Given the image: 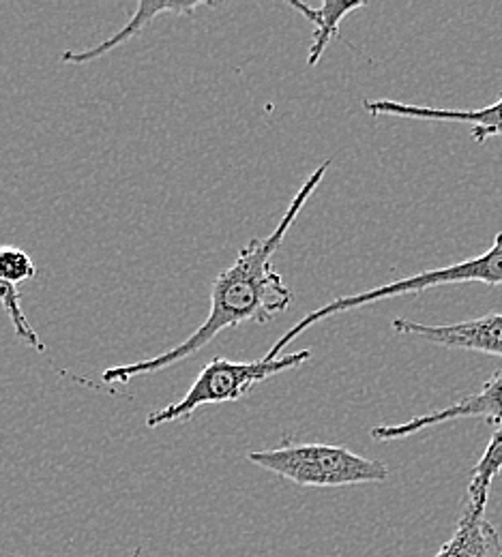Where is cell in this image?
Here are the masks:
<instances>
[{
  "label": "cell",
  "instance_id": "obj_1",
  "mask_svg": "<svg viewBox=\"0 0 502 557\" xmlns=\"http://www.w3.org/2000/svg\"><path fill=\"white\" fill-rule=\"evenodd\" d=\"M331 168V159L318 165L311 176L301 185V189L290 200L284 216L278 227L267 238H252L236 256V260L217 275L211 287V311L209 318L200 324L196 333H192L183 344L155 356L138 360L132 364L110 367L101 373L103 384H127L134 377H143L148 373L163 371L181 360H187L196 351L207 348L217 335L225 329L241 326L245 322L267 324L276 315L284 313L294 300L292 289L284 283L278 269L273 267V256L282 247L292 223L307 207V200L314 196L318 185L322 183L327 170Z\"/></svg>",
  "mask_w": 502,
  "mask_h": 557
},
{
  "label": "cell",
  "instance_id": "obj_2",
  "mask_svg": "<svg viewBox=\"0 0 502 557\" xmlns=\"http://www.w3.org/2000/svg\"><path fill=\"white\" fill-rule=\"evenodd\" d=\"M247 461L301 487H355L389 479L382 461L331 444H282L247 453Z\"/></svg>",
  "mask_w": 502,
  "mask_h": 557
},
{
  "label": "cell",
  "instance_id": "obj_3",
  "mask_svg": "<svg viewBox=\"0 0 502 557\" xmlns=\"http://www.w3.org/2000/svg\"><path fill=\"white\" fill-rule=\"evenodd\" d=\"M455 283H486L490 287L502 285V232L497 234L492 247L470 260H464L460 264H451L444 269H433V271H424L411 277L397 278L391 281L387 285L359 292L353 296H342L331 300L329 305L314 309L311 313H307L303 320H298L294 326H290L286 333L278 339V344H273L267 349L265 358L273 360L280 358L282 351L298 337L303 335L307 329L316 326L318 322L335 315V313H344V311H353L365 305L378 302V300H387V298H395V296H406V294H419V292H428L431 287H440V285H455Z\"/></svg>",
  "mask_w": 502,
  "mask_h": 557
},
{
  "label": "cell",
  "instance_id": "obj_4",
  "mask_svg": "<svg viewBox=\"0 0 502 557\" xmlns=\"http://www.w3.org/2000/svg\"><path fill=\"white\" fill-rule=\"evenodd\" d=\"M311 358V349H298L280 358H260L252 362H234L228 358H213L207 362L192 388L183 399L170 404L161 410H155L146 417V426L157 429L168 422H176L181 418H189L203 406H217L243 399L256 384L267 382L269 377L301 367Z\"/></svg>",
  "mask_w": 502,
  "mask_h": 557
},
{
  "label": "cell",
  "instance_id": "obj_5",
  "mask_svg": "<svg viewBox=\"0 0 502 557\" xmlns=\"http://www.w3.org/2000/svg\"><path fill=\"white\" fill-rule=\"evenodd\" d=\"M460 418H483L494 426H502V371H497L479 393L468 395L449 408L411 418L408 422H402V424L374 426L371 437L378 442H393V440H402L424 429L444 424L451 420H460Z\"/></svg>",
  "mask_w": 502,
  "mask_h": 557
},
{
  "label": "cell",
  "instance_id": "obj_6",
  "mask_svg": "<svg viewBox=\"0 0 502 557\" xmlns=\"http://www.w3.org/2000/svg\"><path fill=\"white\" fill-rule=\"evenodd\" d=\"M391 329L397 335L417 337L433 346L470 349V351H481V354L502 358V313H488L477 320L444 324V326H428L415 320L395 318L391 322Z\"/></svg>",
  "mask_w": 502,
  "mask_h": 557
},
{
  "label": "cell",
  "instance_id": "obj_7",
  "mask_svg": "<svg viewBox=\"0 0 502 557\" xmlns=\"http://www.w3.org/2000/svg\"><path fill=\"white\" fill-rule=\"evenodd\" d=\"M365 112L371 116H400V119H417V121H436V123H464L473 127V139L483 144L486 139L502 138V97L479 110H440L428 106L402 103L391 99H365Z\"/></svg>",
  "mask_w": 502,
  "mask_h": 557
},
{
  "label": "cell",
  "instance_id": "obj_8",
  "mask_svg": "<svg viewBox=\"0 0 502 557\" xmlns=\"http://www.w3.org/2000/svg\"><path fill=\"white\" fill-rule=\"evenodd\" d=\"M205 7H217V2L209 0H192V2H159V0H140L136 7L134 17L130 20V24L125 28H121L119 33H114L112 37H108L106 41L97 44L95 48L88 50H68L61 61L65 65H86L93 63L106 54H110L112 50H117L119 46L127 44L130 39L138 37V33L146 28L148 24H152L161 13H176V15H194L198 9Z\"/></svg>",
  "mask_w": 502,
  "mask_h": 557
},
{
  "label": "cell",
  "instance_id": "obj_9",
  "mask_svg": "<svg viewBox=\"0 0 502 557\" xmlns=\"http://www.w3.org/2000/svg\"><path fill=\"white\" fill-rule=\"evenodd\" d=\"M433 557H502L501 534L486 512L466 506L453 536Z\"/></svg>",
  "mask_w": 502,
  "mask_h": 557
},
{
  "label": "cell",
  "instance_id": "obj_10",
  "mask_svg": "<svg viewBox=\"0 0 502 557\" xmlns=\"http://www.w3.org/2000/svg\"><path fill=\"white\" fill-rule=\"evenodd\" d=\"M367 2H344V0H327L320 7H309L296 0H290V7L296 9L307 22L314 24V41L309 46L307 65L316 67L318 61L325 57L329 44L333 39H340V26L344 17H348L353 11H359Z\"/></svg>",
  "mask_w": 502,
  "mask_h": 557
},
{
  "label": "cell",
  "instance_id": "obj_11",
  "mask_svg": "<svg viewBox=\"0 0 502 557\" xmlns=\"http://www.w3.org/2000/svg\"><path fill=\"white\" fill-rule=\"evenodd\" d=\"M502 472V426H497L481 459L475 463L468 487H466V506L486 512L490 491Z\"/></svg>",
  "mask_w": 502,
  "mask_h": 557
},
{
  "label": "cell",
  "instance_id": "obj_12",
  "mask_svg": "<svg viewBox=\"0 0 502 557\" xmlns=\"http://www.w3.org/2000/svg\"><path fill=\"white\" fill-rule=\"evenodd\" d=\"M35 275H37V267L26 251L9 245L0 247V283L2 285L17 287L20 283L30 281Z\"/></svg>",
  "mask_w": 502,
  "mask_h": 557
},
{
  "label": "cell",
  "instance_id": "obj_13",
  "mask_svg": "<svg viewBox=\"0 0 502 557\" xmlns=\"http://www.w3.org/2000/svg\"><path fill=\"white\" fill-rule=\"evenodd\" d=\"M132 557H143V549H140V547H138V549H136V552H134V556Z\"/></svg>",
  "mask_w": 502,
  "mask_h": 557
}]
</instances>
